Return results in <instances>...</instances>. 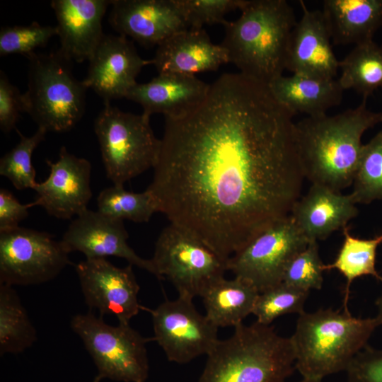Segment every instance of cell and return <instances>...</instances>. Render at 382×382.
I'll return each instance as SVG.
<instances>
[{
    "instance_id": "cell-35",
    "label": "cell",
    "mask_w": 382,
    "mask_h": 382,
    "mask_svg": "<svg viewBox=\"0 0 382 382\" xmlns=\"http://www.w3.org/2000/svg\"><path fill=\"white\" fill-rule=\"evenodd\" d=\"M189 28L202 29L204 25L221 24L225 16L241 8L246 0H176Z\"/></svg>"
},
{
    "instance_id": "cell-1",
    "label": "cell",
    "mask_w": 382,
    "mask_h": 382,
    "mask_svg": "<svg viewBox=\"0 0 382 382\" xmlns=\"http://www.w3.org/2000/svg\"><path fill=\"white\" fill-rule=\"evenodd\" d=\"M294 114L241 73L210 84L194 111L165 117L148 187L158 212L226 260L287 217L305 178Z\"/></svg>"
},
{
    "instance_id": "cell-19",
    "label": "cell",
    "mask_w": 382,
    "mask_h": 382,
    "mask_svg": "<svg viewBox=\"0 0 382 382\" xmlns=\"http://www.w3.org/2000/svg\"><path fill=\"white\" fill-rule=\"evenodd\" d=\"M111 0H52L59 52L81 63L89 60L104 36L102 21Z\"/></svg>"
},
{
    "instance_id": "cell-36",
    "label": "cell",
    "mask_w": 382,
    "mask_h": 382,
    "mask_svg": "<svg viewBox=\"0 0 382 382\" xmlns=\"http://www.w3.org/2000/svg\"><path fill=\"white\" fill-rule=\"evenodd\" d=\"M24 112L23 95L12 84L3 71H0V128L4 133L16 129L21 112Z\"/></svg>"
},
{
    "instance_id": "cell-23",
    "label": "cell",
    "mask_w": 382,
    "mask_h": 382,
    "mask_svg": "<svg viewBox=\"0 0 382 382\" xmlns=\"http://www.w3.org/2000/svg\"><path fill=\"white\" fill-rule=\"evenodd\" d=\"M267 86L281 105L294 115L301 112L308 117L326 115L329 109L341 103L344 91L338 79L300 74L282 75Z\"/></svg>"
},
{
    "instance_id": "cell-8",
    "label": "cell",
    "mask_w": 382,
    "mask_h": 382,
    "mask_svg": "<svg viewBox=\"0 0 382 382\" xmlns=\"http://www.w3.org/2000/svg\"><path fill=\"white\" fill-rule=\"evenodd\" d=\"M71 330L81 338L98 375L123 382H145L149 375L148 339L129 323L110 325L92 312L74 316Z\"/></svg>"
},
{
    "instance_id": "cell-4",
    "label": "cell",
    "mask_w": 382,
    "mask_h": 382,
    "mask_svg": "<svg viewBox=\"0 0 382 382\" xmlns=\"http://www.w3.org/2000/svg\"><path fill=\"white\" fill-rule=\"evenodd\" d=\"M379 325L376 317L356 318L345 311H303L290 337L295 368L303 378L316 381L346 371Z\"/></svg>"
},
{
    "instance_id": "cell-28",
    "label": "cell",
    "mask_w": 382,
    "mask_h": 382,
    "mask_svg": "<svg viewBox=\"0 0 382 382\" xmlns=\"http://www.w3.org/2000/svg\"><path fill=\"white\" fill-rule=\"evenodd\" d=\"M342 88L353 89L367 99L382 88V47L374 40L355 45L339 62Z\"/></svg>"
},
{
    "instance_id": "cell-27",
    "label": "cell",
    "mask_w": 382,
    "mask_h": 382,
    "mask_svg": "<svg viewBox=\"0 0 382 382\" xmlns=\"http://www.w3.org/2000/svg\"><path fill=\"white\" fill-rule=\"evenodd\" d=\"M37 340V330L12 286L0 284V355L19 354Z\"/></svg>"
},
{
    "instance_id": "cell-21",
    "label": "cell",
    "mask_w": 382,
    "mask_h": 382,
    "mask_svg": "<svg viewBox=\"0 0 382 382\" xmlns=\"http://www.w3.org/2000/svg\"><path fill=\"white\" fill-rule=\"evenodd\" d=\"M153 65L158 74H195L216 71L228 63L226 49L214 44L204 29L188 28L157 46Z\"/></svg>"
},
{
    "instance_id": "cell-13",
    "label": "cell",
    "mask_w": 382,
    "mask_h": 382,
    "mask_svg": "<svg viewBox=\"0 0 382 382\" xmlns=\"http://www.w3.org/2000/svg\"><path fill=\"white\" fill-rule=\"evenodd\" d=\"M132 266L118 267L106 258H86L76 265L86 305L98 311L101 316L112 315L118 323H129L143 309Z\"/></svg>"
},
{
    "instance_id": "cell-39",
    "label": "cell",
    "mask_w": 382,
    "mask_h": 382,
    "mask_svg": "<svg viewBox=\"0 0 382 382\" xmlns=\"http://www.w3.org/2000/svg\"><path fill=\"white\" fill-rule=\"evenodd\" d=\"M376 306L377 307L378 313L376 316L379 320L381 325H382V293L377 299L376 301Z\"/></svg>"
},
{
    "instance_id": "cell-3",
    "label": "cell",
    "mask_w": 382,
    "mask_h": 382,
    "mask_svg": "<svg viewBox=\"0 0 382 382\" xmlns=\"http://www.w3.org/2000/svg\"><path fill=\"white\" fill-rule=\"evenodd\" d=\"M241 11L224 25L221 45L241 74L268 85L286 69L294 9L285 0H246Z\"/></svg>"
},
{
    "instance_id": "cell-9",
    "label": "cell",
    "mask_w": 382,
    "mask_h": 382,
    "mask_svg": "<svg viewBox=\"0 0 382 382\" xmlns=\"http://www.w3.org/2000/svg\"><path fill=\"white\" fill-rule=\"evenodd\" d=\"M159 279L166 278L178 295L193 299L228 271V260L187 230L170 223L158 236L151 258Z\"/></svg>"
},
{
    "instance_id": "cell-26",
    "label": "cell",
    "mask_w": 382,
    "mask_h": 382,
    "mask_svg": "<svg viewBox=\"0 0 382 382\" xmlns=\"http://www.w3.org/2000/svg\"><path fill=\"white\" fill-rule=\"evenodd\" d=\"M342 230L344 241L337 255L333 262L325 264L323 269L337 270L346 278L343 308L349 312L347 304L350 286L355 279L370 275L382 282V276L376 269V250L382 243V234L363 239L352 236L347 226Z\"/></svg>"
},
{
    "instance_id": "cell-5",
    "label": "cell",
    "mask_w": 382,
    "mask_h": 382,
    "mask_svg": "<svg viewBox=\"0 0 382 382\" xmlns=\"http://www.w3.org/2000/svg\"><path fill=\"white\" fill-rule=\"evenodd\" d=\"M207 356L197 382H284L295 369L290 337L257 322L235 327Z\"/></svg>"
},
{
    "instance_id": "cell-31",
    "label": "cell",
    "mask_w": 382,
    "mask_h": 382,
    "mask_svg": "<svg viewBox=\"0 0 382 382\" xmlns=\"http://www.w3.org/2000/svg\"><path fill=\"white\" fill-rule=\"evenodd\" d=\"M19 142L0 159V175L11 181L18 190L34 189L36 172L32 163L33 153L45 139L47 131L37 128L31 137H25L16 129Z\"/></svg>"
},
{
    "instance_id": "cell-14",
    "label": "cell",
    "mask_w": 382,
    "mask_h": 382,
    "mask_svg": "<svg viewBox=\"0 0 382 382\" xmlns=\"http://www.w3.org/2000/svg\"><path fill=\"white\" fill-rule=\"evenodd\" d=\"M49 176L33 189V206H40L48 214L59 219H71L87 209L92 197L91 163L70 154L62 146L55 162L47 159Z\"/></svg>"
},
{
    "instance_id": "cell-6",
    "label": "cell",
    "mask_w": 382,
    "mask_h": 382,
    "mask_svg": "<svg viewBox=\"0 0 382 382\" xmlns=\"http://www.w3.org/2000/svg\"><path fill=\"white\" fill-rule=\"evenodd\" d=\"M29 59L28 89L23 93L24 112L38 128L64 132L83 115L87 88L75 78L71 61L59 50L33 53Z\"/></svg>"
},
{
    "instance_id": "cell-11",
    "label": "cell",
    "mask_w": 382,
    "mask_h": 382,
    "mask_svg": "<svg viewBox=\"0 0 382 382\" xmlns=\"http://www.w3.org/2000/svg\"><path fill=\"white\" fill-rule=\"evenodd\" d=\"M309 241L289 214L255 236L228 260L235 277L251 283L260 293L282 282L292 258Z\"/></svg>"
},
{
    "instance_id": "cell-38",
    "label": "cell",
    "mask_w": 382,
    "mask_h": 382,
    "mask_svg": "<svg viewBox=\"0 0 382 382\" xmlns=\"http://www.w3.org/2000/svg\"><path fill=\"white\" fill-rule=\"evenodd\" d=\"M32 202L21 204L8 190H0V232L19 226V223L28 215Z\"/></svg>"
},
{
    "instance_id": "cell-25",
    "label": "cell",
    "mask_w": 382,
    "mask_h": 382,
    "mask_svg": "<svg viewBox=\"0 0 382 382\" xmlns=\"http://www.w3.org/2000/svg\"><path fill=\"white\" fill-rule=\"evenodd\" d=\"M260 292L250 282L224 277L211 284L202 293L206 317L217 328L243 323L253 311Z\"/></svg>"
},
{
    "instance_id": "cell-32",
    "label": "cell",
    "mask_w": 382,
    "mask_h": 382,
    "mask_svg": "<svg viewBox=\"0 0 382 382\" xmlns=\"http://www.w3.org/2000/svg\"><path fill=\"white\" fill-rule=\"evenodd\" d=\"M309 291L301 290L283 282L259 294L253 314L257 323L270 325L277 318L303 313Z\"/></svg>"
},
{
    "instance_id": "cell-30",
    "label": "cell",
    "mask_w": 382,
    "mask_h": 382,
    "mask_svg": "<svg viewBox=\"0 0 382 382\" xmlns=\"http://www.w3.org/2000/svg\"><path fill=\"white\" fill-rule=\"evenodd\" d=\"M352 185L355 204L382 199V131L364 144Z\"/></svg>"
},
{
    "instance_id": "cell-41",
    "label": "cell",
    "mask_w": 382,
    "mask_h": 382,
    "mask_svg": "<svg viewBox=\"0 0 382 382\" xmlns=\"http://www.w3.org/2000/svg\"><path fill=\"white\" fill-rule=\"evenodd\" d=\"M102 378L98 376L97 375L93 381V382H100V381L101 380Z\"/></svg>"
},
{
    "instance_id": "cell-29",
    "label": "cell",
    "mask_w": 382,
    "mask_h": 382,
    "mask_svg": "<svg viewBox=\"0 0 382 382\" xmlns=\"http://www.w3.org/2000/svg\"><path fill=\"white\" fill-rule=\"evenodd\" d=\"M98 210L115 219L147 222L158 212L157 202L149 190L141 192L128 191L124 186L114 185L103 189L97 197Z\"/></svg>"
},
{
    "instance_id": "cell-12",
    "label": "cell",
    "mask_w": 382,
    "mask_h": 382,
    "mask_svg": "<svg viewBox=\"0 0 382 382\" xmlns=\"http://www.w3.org/2000/svg\"><path fill=\"white\" fill-rule=\"evenodd\" d=\"M190 297L166 299L151 315L154 340L170 361L185 364L207 355L219 340L218 329L195 308Z\"/></svg>"
},
{
    "instance_id": "cell-2",
    "label": "cell",
    "mask_w": 382,
    "mask_h": 382,
    "mask_svg": "<svg viewBox=\"0 0 382 382\" xmlns=\"http://www.w3.org/2000/svg\"><path fill=\"white\" fill-rule=\"evenodd\" d=\"M355 108L332 116L307 117L295 123L296 141L306 178L340 192L352 185L361 158L364 133L382 122V112Z\"/></svg>"
},
{
    "instance_id": "cell-16",
    "label": "cell",
    "mask_w": 382,
    "mask_h": 382,
    "mask_svg": "<svg viewBox=\"0 0 382 382\" xmlns=\"http://www.w3.org/2000/svg\"><path fill=\"white\" fill-rule=\"evenodd\" d=\"M123 221L87 209L71 221L61 241L69 253L81 252L86 259L123 258L156 277L151 259L139 256L129 245Z\"/></svg>"
},
{
    "instance_id": "cell-22",
    "label": "cell",
    "mask_w": 382,
    "mask_h": 382,
    "mask_svg": "<svg viewBox=\"0 0 382 382\" xmlns=\"http://www.w3.org/2000/svg\"><path fill=\"white\" fill-rule=\"evenodd\" d=\"M351 195L312 184L307 194L294 204L291 215L308 241L324 240L347 226L358 214Z\"/></svg>"
},
{
    "instance_id": "cell-40",
    "label": "cell",
    "mask_w": 382,
    "mask_h": 382,
    "mask_svg": "<svg viewBox=\"0 0 382 382\" xmlns=\"http://www.w3.org/2000/svg\"><path fill=\"white\" fill-rule=\"evenodd\" d=\"M299 382H322V381H316V380H310V379L303 378Z\"/></svg>"
},
{
    "instance_id": "cell-7",
    "label": "cell",
    "mask_w": 382,
    "mask_h": 382,
    "mask_svg": "<svg viewBox=\"0 0 382 382\" xmlns=\"http://www.w3.org/2000/svg\"><path fill=\"white\" fill-rule=\"evenodd\" d=\"M94 120L103 163L108 178L114 185L124 184L154 167L161 141L150 125V117L124 112L110 103Z\"/></svg>"
},
{
    "instance_id": "cell-15",
    "label": "cell",
    "mask_w": 382,
    "mask_h": 382,
    "mask_svg": "<svg viewBox=\"0 0 382 382\" xmlns=\"http://www.w3.org/2000/svg\"><path fill=\"white\" fill-rule=\"evenodd\" d=\"M86 76L82 81L104 103L126 98L137 83L136 79L143 67L152 64V59H144L134 43L122 35H104L88 60Z\"/></svg>"
},
{
    "instance_id": "cell-18",
    "label": "cell",
    "mask_w": 382,
    "mask_h": 382,
    "mask_svg": "<svg viewBox=\"0 0 382 382\" xmlns=\"http://www.w3.org/2000/svg\"><path fill=\"white\" fill-rule=\"evenodd\" d=\"M299 2L303 13L291 34L286 69L293 74L333 79L340 61L332 49L323 13L311 11L303 1Z\"/></svg>"
},
{
    "instance_id": "cell-34",
    "label": "cell",
    "mask_w": 382,
    "mask_h": 382,
    "mask_svg": "<svg viewBox=\"0 0 382 382\" xmlns=\"http://www.w3.org/2000/svg\"><path fill=\"white\" fill-rule=\"evenodd\" d=\"M318 241H309L307 247L288 263L282 282L296 289L309 291L319 290L323 283V266Z\"/></svg>"
},
{
    "instance_id": "cell-33",
    "label": "cell",
    "mask_w": 382,
    "mask_h": 382,
    "mask_svg": "<svg viewBox=\"0 0 382 382\" xmlns=\"http://www.w3.org/2000/svg\"><path fill=\"white\" fill-rule=\"evenodd\" d=\"M57 35L56 26L33 22L26 25L4 26L0 30V56L23 54L26 57L45 47Z\"/></svg>"
},
{
    "instance_id": "cell-20",
    "label": "cell",
    "mask_w": 382,
    "mask_h": 382,
    "mask_svg": "<svg viewBox=\"0 0 382 382\" xmlns=\"http://www.w3.org/2000/svg\"><path fill=\"white\" fill-rule=\"evenodd\" d=\"M209 86L195 76L161 74L149 82L137 83L125 98L139 103L149 117L161 113L164 117H180L201 105Z\"/></svg>"
},
{
    "instance_id": "cell-17",
    "label": "cell",
    "mask_w": 382,
    "mask_h": 382,
    "mask_svg": "<svg viewBox=\"0 0 382 382\" xmlns=\"http://www.w3.org/2000/svg\"><path fill=\"white\" fill-rule=\"evenodd\" d=\"M109 22L120 34L146 47L189 28L176 0H111Z\"/></svg>"
},
{
    "instance_id": "cell-10",
    "label": "cell",
    "mask_w": 382,
    "mask_h": 382,
    "mask_svg": "<svg viewBox=\"0 0 382 382\" xmlns=\"http://www.w3.org/2000/svg\"><path fill=\"white\" fill-rule=\"evenodd\" d=\"M61 241L18 226L0 232V284L28 286L55 278L70 263Z\"/></svg>"
},
{
    "instance_id": "cell-24",
    "label": "cell",
    "mask_w": 382,
    "mask_h": 382,
    "mask_svg": "<svg viewBox=\"0 0 382 382\" xmlns=\"http://www.w3.org/2000/svg\"><path fill=\"white\" fill-rule=\"evenodd\" d=\"M322 11L336 45L371 41L382 27V0H325Z\"/></svg>"
},
{
    "instance_id": "cell-37",
    "label": "cell",
    "mask_w": 382,
    "mask_h": 382,
    "mask_svg": "<svg viewBox=\"0 0 382 382\" xmlns=\"http://www.w3.org/2000/svg\"><path fill=\"white\" fill-rule=\"evenodd\" d=\"M349 382H382V349L366 345L346 370Z\"/></svg>"
}]
</instances>
